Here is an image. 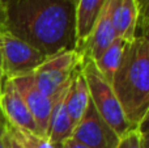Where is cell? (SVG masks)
Here are the masks:
<instances>
[{
	"mask_svg": "<svg viewBox=\"0 0 149 148\" xmlns=\"http://www.w3.org/2000/svg\"><path fill=\"white\" fill-rule=\"evenodd\" d=\"M0 72H1V70H0Z\"/></svg>",
	"mask_w": 149,
	"mask_h": 148,
	"instance_id": "22",
	"label": "cell"
},
{
	"mask_svg": "<svg viewBox=\"0 0 149 148\" xmlns=\"http://www.w3.org/2000/svg\"><path fill=\"white\" fill-rule=\"evenodd\" d=\"M5 148H21V147L18 146V144L16 143V142L13 140L7 133V136H5Z\"/></svg>",
	"mask_w": 149,
	"mask_h": 148,
	"instance_id": "20",
	"label": "cell"
},
{
	"mask_svg": "<svg viewBox=\"0 0 149 148\" xmlns=\"http://www.w3.org/2000/svg\"><path fill=\"white\" fill-rule=\"evenodd\" d=\"M7 126L8 122L4 114L0 110V148H5V136H7Z\"/></svg>",
	"mask_w": 149,
	"mask_h": 148,
	"instance_id": "17",
	"label": "cell"
},
{
	"mask_svg": "<svg viewBox=\"0 0 149 148\" xmlns=\"http://www.w3.org/2000/svg\"><path fill=\"white\" fill-rule=\"evenodd\" d=\"M89 102H90L89 88H88L85 76L81 72V68L79 67L72 76L67 97H65V108H67L68 115L71 118L73 127L77 125L80 118L85 113Z\"/></svg>",
	"mask_w": 149,
	"mask_h": 148,
	"instance_id": "13",
	"label": "cell"
},
{
	"mask_svg": "<svg viewBox=\"0 0 149 148\" xmlns=\"http://www.w3.org/2000/svg\"><path fill=\"white\" fill-rule=\"evenodd\" d=\"M127 43H128V42H126L124 39L116 37V38L109 45L107 49L98 57V59L94 60L98 71L102 73V76L110 84H111V81H113L114 73L118 70L119 64H120V62H122V58H123Z\"/></svg>",
	"mask_w": 149,
	"mask_h": 148,
	"instance_id": "14",
	"label": "cell"
},
{
	"mask_svg": "<svg viewBox=\"0 0 149 148\" xmlns=\"http://www.w3.org/2000/svg\"><path fill=\"white\" fill-rule=\"evenodd\" d=\"M106 0H74L76 16V42L74 51L79 55L84 52L94 24L101 13Z\"/></svg>",
	"mask_w": 149,
	"mask_h": 148,
	"instance_id": "11",
	"label": "cell"
},
{
	"mask_svg": "<svg viewBox=\"0 0 149 148\" xmlns=\"http://www.w3.org/2000/svg\"><path fill=\"white\" fill-rule=\"evenodd\" d=\"M0 110L9 125L34 134H39L36 121L31 117L25 101L20 96L15 83L10 79H3L1 80Z\"/></svg>",
	"mask_w": 149,
	"mask_h": 148,
	"instance_id": "8",
	"label": "cell"
},
{
	"mask_svg": "<svg viewBox=\"0 0 149 148\" xmlns=\"http://www.w3.org/2000/svg\"><path fill=\"white\" fill-rule=\"evenodd\" d=\"M12 80L15 83L20 96L25 101L31 117L36 121L39 134L42 136H46L47 128H49L50 114H51V108H52V98L46 97L37 89L31 75L12 79Z\"/></svg>",
	"mask_w": 149,
	"mask_h": 148,
	"instance_id": "9",
	"label": "cell"
},
{
	"mask_svg": "<svg viewBox=\"0 0 149 148\" xmlns=\"http://www.w3.org/2000/svg\"><path fill=\"white\" fill-rule=\"evenodd\" d=\"M7 30L45 57L74 50L73 0H4Z\"/></svg>",
	"mask_w": 149,
	"mask_h": 148,
	"instance_id": "1",
	"label": "cell"
},
{
	"mask_svg": "<svg viewBox=\"0 0 149 148\" xmlns=\"http://www.w3.org/2000/svg\"><path fill=\"white\" fill-rule=\"evenodd\" d=\"M80 68H81L82 75L85 76L88 88H89L90 101L93 102L98 114L103 118V121L119 136L134 128V126L127 121L111 84L98 71L94 60L90 59L89 57L81 55Z\"/></svg>",
	"mask_w": 149,
	"mask_h": 148,
	"instance_id": "3",
	"label": "cell"
},
{
	"mask_svg": "<svg viewBox=\"0 0 149 148\" xmlns=\"http://www.w3.org/2000/svg\"><path fill=\"white\" fill-rule=\"evenodd\" d=\"M7 133L21 148H55L46 136L15 127L9 123L7 126Z\"/></svg>",
	"mask_w": 149,
	"mask_h": 148,
	"instance_id": "15",
	"label": "cell"
},
{
	"mask_svg": "<svg viewBox=\"0 0 149 148\" xmlns=\"http://www.w3.org/2000/svg\"><path fill=\"white\" fill-rule=\"evenodd\" d=\"M73 1H74V0H73Z\"/></svg>",
	"mask_w": 149,
	"mask_h": 148,
	"instance_id": "23",
	"label": "cell"
},
{
	"mask_svg": "<svg viewBox=\"0 0 149 148\" xmlns=\"http://www.w3.org/2000/svg\"><path fill=\"white\" fill-rule=\"evenodd\" d=\"M148 118L149 114L140 121L136 127L119 136L114 148H148Z\"/></svg>",
	"mask_w": 149,
	"mask_h": 148,
	"instance_id": "16",
	"label": "cell"
},
{
	"mask_svg": "<svg viewBox=\"0 0 149 148\" xmlns=\"http://www.w3.org/2000/svg\"><path fill=\"white\" fill-rule=\"evenodd\" d=\"M140 24L145 26L147 12L141 9L137 0H120L115 15L116 37L126 42L134 41L137 37V28Z\"/></svg>",
	"mask_w": 149,
	"mask_h": 148,
	"instance_id": "12",
	"label": "cell"
},
{
	"mask_svg": "<svg viewBox=\"0 0 149 148\" xmlns=\"http://www.w3.org/2000/svg\"><path fill=\"white\" fill-rule=\"evenodd\" d=\"M80 62L81 57L74 50L47 57L31 73L37 89L46 97L52 98L71 80L74 71L80 67Z\"/></svg>",
	"mask_w": 149,
	"mask_h": 148,
	"instance_id": "5",
	"label": "cell"
},
{
	"mask_svg": "<svg viewBox=\"0 0 149 148\" xmlns=\"http://www.w3.org/2000/svg\"><path fill=\"white\" fill-rule=\"evenodd\" d=\"M120 0H106L101 13L94 24L88 43L81 55L89 57L90 59H98L101 54L109 47V45L116 38L115 31V15ZM80 55V57H81Z\"/></svg>",
	"mask_w": 149,
	"mask_h": 148,
	"instance_id": "7",
	"label": "cell"
},
{
	"mask_svg": "<svg viewBox=\"0 0 149 148\" xmlns=\"http://www.w3.org/2000/svg\"><path fill=\"white\" fill-rule=\"evenodd\" d=\"M46 59L41 51L5 31L0 36V70L3 79H17L36 71Z\"/></svg>",
	"mask_w": 149,
	"mask_h": 148,
	"instance_id": "4",
	"label": "cell"
},
{
	"mask_svg": "<svg viewBox=\"0 0 149 148\" xmlns=\"http://www.w3.org/2000/svg\"><path fill=\"white\" fill-rule=\"evenodd\" d=\"M111 87L134 127L149 114V41L137 36L128 42Z\"/></svg>",
	"mask_w": 149,
	"mask_h": 148,
	"instance_id": "2",
	"label": "cell"
},
{
	"mask_svg": "<svg viewBox=\"0 0 149 148\" xmlns=\"http://www.w3.org/2000/svg\"><path fill=\"white\" fill-rule=\"evenodd\" d=\"M71 80H72V77H71ZM71 80L65 84V87L62 91H59L52 97V108L51 114H50L46 138L51 142L55 148H59V146L65 139L72 135L73 125L71 122L70 115H68L67 108H65V97H67Z\"/></svg>",
	"mask_w": 149,
	"mask_h": 148,
	"instance_id": "10",
	"label": "cell"
},
{
	"mask_svg": "<svg viewBox=\"0 0 149 148\" xmlns=\"http://www.w3.org/2000/svg\"><path fill=\"white\" fill-rule=\"evenodd\" d=\"M71 136L89 148H114L119 140V135L98 114L92 101L73 127Z\"/></svg>",
	"mask_w": 149,
	"mask_h": 148,
	"instance_id": "6",
	"label": "cell"
},
{
	"mask_svg": "<svg viewBox=\"0 0 149 148\" xmlns=\"http://www.w3.org/2000/svg\"><path fill=\"white\" fill-rule=\"evenodd\" d=\"M7 30V10H5L4 0H0V36Z\"/></svg>",
	"mask_w": 149,
	"mask_h": 148,
	"instance_id": "18",
	"label": "cell"
},
{
	"mask_svg": "<svg viewBox=\"0 0 149 148\" xmlns=\"http://www.w3.org/2000/svg\"><path fill=\"white\" fill-rule=\"evenodd\" d=\"M59 148H89V147H86L85 144L80 143L79 140H76V139H73L72 136H70V138H67L62 144H60Z\"/></svg>",
	"mask_w": 149,
	"mask_h": 148,
	"instance_id": "19",
	"label": "cell"
},
{
	"mask_svg": "<svg viewBox=\"0 0 149 148\" xmlns=\"http://www.w3.org/2000/svg\"><path fill=\"white\" fill-rule=\"evenodd\" d=\"M1 80H3V76H1V72H0V89H1Z\"/></svg>",
	"mask_w": 149,
	"mask_h": 148,
	"instance_id": "21",
	"label": "cell"
}]
</instances>
